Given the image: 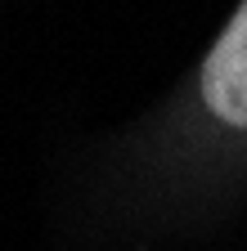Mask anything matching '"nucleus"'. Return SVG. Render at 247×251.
Returning a JSON list of instances; mask_svg holds the SVG:
<instances>
[{"label": "nucleus", "instance_id": "obj_1", "mask_svg": "<svg viewBox=\"0 0 247 251\" xmlns=\"http://www.w3.org/2000/svg\"><path fill=\"white\" fill-rule=\"evenodd\" d=\"M202 99L225 126H247V0L202 63Z\"/></svg>", "mask_w": 247, "mask_h": 251}]
</instances>
